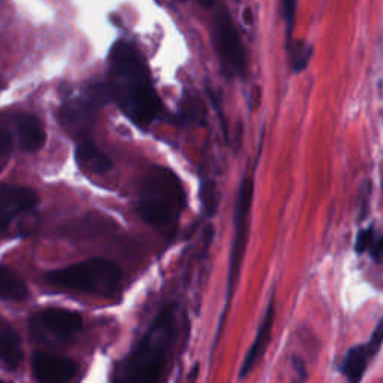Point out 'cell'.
<instances>
[{"label": "cell", "mask_w": 383, "mask_h": 383, "mask_svg": "<svg viewBox=\"0 0 383 383\" xmlns=\"http://www.w3.org/2000/svg\"><path fill=\"white\" fill-rule=\"evenodd\" d=\"M111 98L120 110L139 126L155 120L160 103L151 84L150 71L135 46L117 42L110 54Z\"/></svg>", "instance_id": "1"}, {"label": "cell", "mask_w": 383, "mask_h": 383, "mask_svg": "<svg viewBox=\"0 0 383 383\" xmlns=\"http://www.w3.org/2000/svg\"><path fill=\"white\" fill-rule=\"evenodd\" d=\"M174 313L167 309L128 357L119 383H158L174 341Z\"/></svg>", "instance_id": "2"}, {"label": "cell", "mask_w": 383, "mask_h": 383, "mask_svg": "<svg viewBox=\"0 0 383 383\" xmlns=\"http://www.w3.org/2000/svg\"><path fill=\"white\" fill-rule=\"evenodd\" d=\"M183 207L185 192L177 176L167 168H153L142 183L139 216L148 225L167 231L176 225Z\"/></svg>", "instance_id": "3"}, {"label": "cell", "mask_w": 383, "mask_h": 383, "mask_svg": "<svg viewBox=\"0 0 383 383\" xmlns=\"http://www.w3.org/2000/svg\"><path fill=\"white\" fill-rule=\"evenodd\" d=\"M51 284L65 287V289L85 292V293H111L116 289L120 279V268L102 257H94L81 264H75L46 274Z\"/></svg>", "instance_id": "4"}, {"label": "cell", "mask_w": 383, "mask_h": 383, "mask_svg": "<svg viewBox=\"0 0 383 383\" xmlns=\"http://www.w3.org/2000/svg\"><path fill=\"white\" fill-rule=\"evenodd\" d=\"M253 201V181L246 178L239 189L237 210H235V237L231 253V264H229V282H228V298L231 300L232 292L238 280L239 271H241L243 257L248 238V216H250Z\"/></svg>", "instance_id": "5"}, {"label": "cell", "mask_w": 383, "mask_h": 383, "mask_svg": "<svg viewBox=\"0 0 383 383\" xmlns=\"http://www.w3.org/2000/svg\"><path fill=\"white\" fill-rule=\"evenodd\" d=\"M213 36L216 50L225 68L231 74L241 75L246 69V53L237 27L225 9H220L216 14Z\"/></svg>", "instance_id": "6"}, {"label": "cell", "mask_w": 383, "mask_h": 383, "mask_svg": "<svg viewBox=\"0 0 383 383\" xmlns=\"http://www.w3.org/2000/svg\"><path fill=\"white\" fill-rule=\"evenodd\" d=\"M83 328L80 313L65 309H45L33 314L31 330L37 337L68 341Z\"/></svg>", "instance_id": "7"}, {"label": "cell", "mask_w": 383, "mask_h": 383, "mask_svg": "<svg viewBox=\"0 0 383 383\" xmlns=\"http://www.w3.org/2000/svg\"><path fill=\"white\" fill-rule=\"evenodd\" d=\"M383 343V319L377 323L368 341L353 346L341 359L339 370L348 383H359L366 375L371 359L377 355Z\"/></svg>", "instance_id": "8"}, {"label": "cell", "mask_w": 383, "mask_h": 383, "mask_svg": "<svg viewBox=\"0 0 383 383\" xmlns=\"http://www.w3.org/2000/svg\"><path fill=\"white\" fill-rule=\"evenodd\" d=\"M40 203L35 190L12 185H0V234L12 223V220L28 212Z\"/></svg>", "instance_id": "9"}, {"label": "cell", "mask_w": 383, "mask_h": 383, "mask_svg": "<svg viewBox=\"0 0 383 383\" xmlns=\"http://www.w3.org/2000/svg\"><path fill=\"white\" fill-rule=\"evenodd\" d=\"M32 368L37 383H69L76 373V364L69 358L37 352Z\"/></svg>", "instance_id": "10"}, {"label": "cell", "mask_w": 383, "mask_h": 383, "mask_svg": "<svg viewBox=\"0 0 383 383\" xmlns=\"http://www.w3.org/2000/svg\"><path fill=\"white\" fill-rule=\"evenodd\" d=\"M99 108V105L87 93H84L78 99L65 103L60 112V119L65 129H68L72 135L83 138L92 126L94 112Z\"/></svg>", "instance_id": "11"}, {"label": "cell", "mask_w": 383, "mask_h": 383, "mask_svg": "<svg viewBox=\"0 0 383 383\" xmlns=\"http://www.w3.org/2000/svg\"><path fill=\"white\" fill-rule=\"evenodd\" d=\"M274 321H275V301H274V298H271L270 303H268V305H266V310H265V314H264L259 328H257L255 341L252 343L250 349H248V352L246 353L244 361L241 364V368H239V377L241 379H244L248 373L252 371V368L256 366L257 361H259L261 357L265 353L268 343H270V339H271Z\"/></svg>", "instance_id": "12"}, {"label": "cell", "mask_w": 383, "mask_h": 383, "mask_svg": "<svg viewBox=\"0 0 383 383\" xmlns=\"http://www.w3.org/2000/svg\"><path fill=\"white\" fill-rule=\"evenodd\" d=\"M0 359L9 370L18 368L23 359L20 335L3 318H0Z\"/></svg>", "instance_id": "13"}, {"label": "cell", "mask_w": 383, "mask_h": 383, "mask_svg": "<svg viewBox=\"0 0 383 383\" xmlns=\"http://www.w3.org/2000/svg\"><path fill=\"white\" fill-rule=\"evenodd\" d=\"M75 158L84 171L93 174H105L112 167L111 159L90 139H81L76 147Z\"/></svg>", "instance_id": "14"}, {"label": "cell", "mask_w": 383, "mask_h": 383, "mask_svg": "<svg viewBox=\"0 0 383 383\" xmlns=\"http://www.w3.org/2000/svg\"><path fill=\"white\" fill-rule=\"evenodd\" d=\"M18 139L24 151L35 153L45 144V132L41 121L33 116H22L18 120Z\"/></svg>", "instance_id": "15"}, {"label": "cell", "mask_w": 383, "mask_h": 383, "mask_svg": "<svg viewBox=\"0 0 383 383\" xmlns=\"http://www.w3.org/2000/svg\"><path fill=\"white\" fill-rule=\"evenodd\" d=\"M28 291L24 280L11 268L0 265V300L23 301L27 298Z\"/></svg>", "instance_id": "16"}, {"label": "cell", "mask_w": 383, "mask_h": 383, "mask_svg": "<svg viewBox=\"0 0 383 383\" xmlns=\"http://www.w3.org/2000/svg\"><path fill=\"white\" fill-rule=\"evenodd\" d=\"M313 46L305 42H291L289 44V63L295 72L304 71L312 59Z\"/></svg>", "instance_id": "17"}, {"label": "cell", "mask_w": 383, "mask_h": 383, "mask_svg": "<svg viewBox=\"0 0 383 383\" xmlns=\"http://www.w3.org/2000/svg\"><path fill=\"white\" fill-rule=\"evenodd\" d=\"M376 238V232H375V228L370 226L367 229H364V231L359 232L358 238H357V244H355V250L357 253H366L370 250V247L373 244V241H375Z\"/></svg>", "instance_id": "18"}, {"label": "cell", "mask_w": 383, "mask_h": 383, "mask_svg": "<svg viewBox=\"0 0 383 383\" xmlns=\"http://www.w3.org/2000/svg\"><path fill=\"white\" fill-rule=\"evenodd\" d=\"M296 3L298 0H283V14H284V20L287 23V32H289V36L292 33V24H293V18L296 12Z\"/></svg>", "instance_id": "19"}, {"label": "cell", "mask_w": 383, "mask_h": 383, "mask_svg": "<svg viewBox=\"0 0 383 383\" xmlns=\"http://www.w3.org/2000/svg\"><path fill=\"white\" fill-rule=\"evenodd\" d=\"M368 253L373 257V261L377 264H383V235L375 238Z\"/></svg>", "instance_id": "20"}, {"label": "cell", "mask_w": 383, "mask_h": 383, "mask_svg": "<svg viewBox=\"0 0 383 383\" xmlns=\"http://www.w3.org/2000/svg\"><path fill=\"white\" fill-rule=\"evenodd\" d=\"M11 150V137L5 130H0V158L8 155Z\"/></svg>", "instance_id": "21"}, {"label": "cell", "mask_w": 383, "mask_h": 383, "mask_svg": "<svg viewBox=\"0 0 383 383\" xmlns=\"http://www.w3.org/2000/svg\"><path fill=\"white\" fill-rule=\"evenodd\" d=\"M196 2H198L201 6H204V8L213 6V0H196Z\"/></svg>", "instance_id": "22"}, {"label": "cell", "mask_w": 383, "mask_h": 383, "mask_svg": "<svg viewBox=\"0 0 383 383\" xmlns=\"http://www.w3.org/2000/svg\"><path fill=\"white\" fill-rule=\"evenodd\" d=\"M304 379H305V373H304V370H303V371H301V375H300V377L296 379L293 383H304Z\"/></svg>", "instance_id": "23"}, {"label": "cell", "mask_w": 383, "mask_h": 383, "mask_svg": "<svg viewBox=\"0 0 383 383\" xmlns=\"http://www.w3.org/2000/svg\"><path fill=\"white\" fill-rule=\"evenodd\" d=\"M0 383H3V382H2V380H0Z\"/></svg>", "instance_id": "24"}]
</instances>
